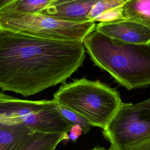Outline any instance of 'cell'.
<instances>
[{"mask_svg":"<svg viewBox=\"0 0 150 150\" xmlns=\"http://www.w3.org/2000/svg\"><path fill=\"white\" fill-rule=\"evenodd\" d=\"M53 150H56V149H53Z\"/></svg>","mask_w":150,"mask_h":150,"instance_id":"cell-20","label":"cell"},{"mask_svg":"<svg viewBox=\"0 0 150 150\" xmlns=\"http://www.w3.org/2000/svg\"><path fill=\"white\" fill-rule=\"evenodd\" d=\"M96 22H73L40 13H25L10 10L0 12V30L59 40H77L96 29Z\"/></svg>","mask_w":150,"mask_h":150,"instance_id":"cell-4","label":"cell"},{"mask_svg":"<svg viewBox=\"0 0 150 150\" xmlns=\"http://www.w3.org/2000/svg\"><path fill=\"white\" fill-rule=\"evenodd\" d=\"M128 150H150V138L146 139L136 144Z\"/></svg>","mask_w":150,"mask_h":150,"instance_id":"cell-16","label":"cell"},{"mask_svg":"<svg viewBox=\"0 0 150 150\" xmlns=\"http://www.w3.org/2000/svg\"><path fill=\"white\" fill-rule=\"evenodd\" d=\"M91 150H111V149H106L104 147H102V146H97L96 147H94V148L91 149Z\"/></svg>","mask_w":150,"mask_h":150,"instance_id":"cell-19","label":"cell"},{"mask_svg":"<svg viewBox=\"0 0 150 150\" xmlns=\"http://www.w3.org/2000/svg\"><path fill=\"white\" fill-rule=\"evenodd\" d=\"M94 64L128 90L150 86V43L133 44L111 39L95 29L83 40Z\"/></svg>","mask_w":150,"mask_h":150,"instance_id":"cell-2","label":"cell"},{"mask_svg":"<svg viewBox=\"0 0 150 150\" xmlns=\"http://www.w3.org/2000/svg\"><path fill=\"white\" fill-rule=\"evenodd\" d=\"M35 132L23 124L0 122V150H18Z\"/></svg>","mask_w":150,"mask_h":150,"instance_id":"cell-9","label":"cell"},{"mask_svg":"<svg viewBox=\"0 0 150 150\" xmlns=\"http://www.w3.org/2000/svg\"><path fill=\"white\" fill-rule=\"evenodd\" d=\"M120 9L121 19L138 22L150 29V0H126Z\"/></svg>","mask_w":150,"mask_h":150,"instance_id":"cell-10","label":"cell"},{"mask_svg":"<svg viewBox=\"0 0 150 150\" xmlns=\"http://www.w3.org/2000/svg\"><path fill=\"white\" fill-rule=\"evenodd\" d=\"M96 30L115 40L133 44L150 43V29L132 21L117 19L96 25Z\"/></svg>","mask_w":150,"mask_h":150,"instance_id":"cell-7","label":"cell"},{"mask_svg":"<svg viewBox=\"0 0 150 150\" xmlns=\"http://www.w3.org/2000/svg\"><path fill=\"white\" fill-rule=\"evenodd\" d=\"M18 0H0V12Z\"/></svg>","mask_w":150,"mask_h":150,"instance_id":"cell-18","label":"cell"},{"mask_svg":"<svg viewBox=\"0 0 150 150\" xmlns=\"http://www.w3.org/2000/svg\"><path fill=\"white\" fill-rule=\"evenodd\" d=\"M126 0H101L96 4L90 11L88 19L90 22H97L103 15L121 6Z\"/></svg>","mask_w":150,"mask_h":150,"instance_id":"cell-13","label":"cell"},{"mask_svg":"<svg viewBox=\"0 0 150 150\" xmlns=\"http://www.w3.org/2000/svg\"><path fill=\"white\" fill-rule=\"evenodd\" d=\"M54 1L55 0H18L4 10H10L25 13H40L50 6Z\"/></svg>","mask_w":150,"mask_h":150,"instance_id":"cell-12","label":"cell"},{"mask_svg":"<svg viewBox=\"0 0 150 150\" xmlns=\"http://www.w3.org/2000/svg\"><path fill=\"white\" fill-rule=\"evenodd\" d=\"M83 42L0 30V88L25 97L64 83L84 60Z\"/></svg>","mask_w":150,"mask_h":150,"instance_id":"cell-1","label":"cell"},{"mask_svg":"<svg viewBox=\"0 0 150 150\" xmlns=\"http://www.w3.org/2000/svg\"><path fill=\"white\" fill-rule=\"evenodd\" d=\"M83 130L79 125H73L68 134L69 141L75 142L77 139L82 135Z\"/></svg>","mask_w":150,"mask_h":150,"instance_id":"cell-15","label":"cell"},{"mask_svg":"<svg viewBox=\"0 0 150 150\" xmlns=\"http://www.w3.org/2000/svg\"><path fill=\"white\" fill-rule=\"evenodd\" d=\"M69 142L68 134L35 132L18 150H53L61 142Z\"/></svg>","mask_w":150,"mask_h":150,"instance_id":"cell-11","label":"cell"},{"mask_svg":"<svg viewBox=\"0 0 150 150\" xmlns=\"http://www.w3.org/2000/svg\"><path fill=\"white\" fill-rule=\"evenodd\" d=\"M111 150H128L136 144L150 138V114L123 103L103 129Z\"/></svg>","mask_w":150,"mask_h":150,"instance_id":"cell-6","label":"cell"},{"mask_svg":"<svg viewBox=\"0 0 150 150\" xmlns=\"http://www.w3.org/2000/svg\"><path fill=\"white\" fill-rule=\"evenodd\" d=\"M101 0H55L40 13L73 22H90L88 15L93 6Z\"/></svg>","mask_w":150,"mask_h":150,"instance_id":"cell-8","label":"cell"},{"mask_svg":"<svg viewBox=\"0 0 150 150\" xmlns=\"http://www.w3.org/2000/svg\"><path fill=\"white\" fill-rule=\"evenodd\" d=\"M58 107L62 116L71 125H80L83 129V134H84L88 133L90 131L91 125L82 116L63 106L58 105Z\"/></svg>","mask_w":150,"mask_h":150,"instance_id":"cell-14","label":"cell"},{"mask_svg":"<svg viewBox=\"0 0 150 150\" xmlns=\"http://www.w3.org/2000/svg\"><path fill=\"white\" fill-rule=\"evenodd\" d=\"M57 104L84 118L91 126L103 129L123 102L119 92L101 83L80 79L64 83L54 94Z\"/></svg>","mask_w":150,"mask_h":150,"instance_id":"cell-3","label":"cell"},{"mask_svg":"<svg viewBox=\"0 0 150 150\" xmlns=\"http://www.w3.org/2000/svg\"><path fill=\"white\" fill-rule=\"evenodd\" d=\"M135 108L144 111L150 114V98L140 103L134 104Z\"/></svg>","mask_w":150,"mask_h":150,"instance_id":"cell-17","label":"cell"},{"mask_svg":"<svg viewBox=\"0 0 150 150\" xmlns=\"http://www.w3.org/2000/svg\"><path fill=\"white\" fill-rule=\"evenodd\" d=\"M0 122L19 124L35 132L69 134L72 125L53 100H28L0 92Z\"/></svg>","mask_w":150,"mask_h":150,"instance_id":"cell-5","label":"cell"}]
</instances>
